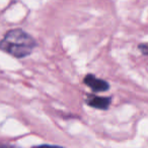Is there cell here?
Here are the masks:
<instances>
[{
  "label": "cell",
  "mask_w": 148,
  "mask_h": 148,
  "mask_svg": "<svg viewBox=\"0 0 148 148\" xmlns=\"http://www.w3.org/2000/svg\"><path fill=\"white\" fill-rule=\"evenodd\" d=\"M36 47V39L20 28L8 30L0 40V49L17 59L28 57Z\"/></svg>",
  "instance_id": "obj_1"
},
{
  "label": "cell",
  "mask_w": 148,
  "mask_h": 148,
  "mask_svg": "<svg viewBox=\"0 0 148 148\" xmlns=\"http://www.w3.org/2000/svg\"><path fill=\"white\" fill-rule=\"evenodd\" d=\"M83 83L94 92H106L110 89L109 83H107L105 80H101V79H97L95 76L90 74L85 76Z\"/></svg>",
  "instance_id": "obj_2"
},
{
  "label": "cell",
  "mask_w": 148,
  "mask_h": 148,
  "mask_svg": "<svg viewBox=\"0 0 148 148\" xmlns=\"http://www.w3.org/2000/svg\"><path fill=\"white\" fill-rule=\"evenodd\" d=\"M111 98L109 97H99V96L90 95L86 99V103L88 106L99 110H108L111 105Z\"/></svg>",
  "instance_id": "obj_3"
},
{
  "label": "cell",
  "mask_w": 148,
  "mask_h": 148,
  "mask_svg": "<svg viewBox=\"0 0 148 148\" xmlns=\"http://www.w3.org/2000/svg\"><path fill=\"white\" fill-rule=\"evenodd\" d=\"M138 49H139V51H140L144 56L147 55V53H148L147 49H147V45H146V43H140V45H138Z\"/></svg>",
  "instance_id": "obj_4"
},
{
  "label": "cell",
  "mask_w": 148,
  "mask_h": 148,
  "mask_svg": "<svg viewBox=\"0 0 148 148\" xmlns=\"http://www.w3.org/2000/svg\"><path fill=\"white\" fill-rule=\"evenodd\" d=\"M32 148H63L60 146H56V145H48V144H43V145H38V146H34Z\"/></svg>",
  "instance_id": "obj_5"
},
{
  "label": "cell",
  "mask_w": 148,
  "mask_h": 148,
  "mask_svg": "<svg viewBox=\"0 0 148 148\" xmlns=\"http://www.w3.org/2000/svg\"><path fill=\"white\" fill-rule=\"evenodd\" d=\"M0 148H16V147L9 146V145H0Z\"/></svg>",
  "instance_id": "obj_6"
}]
</instances>
